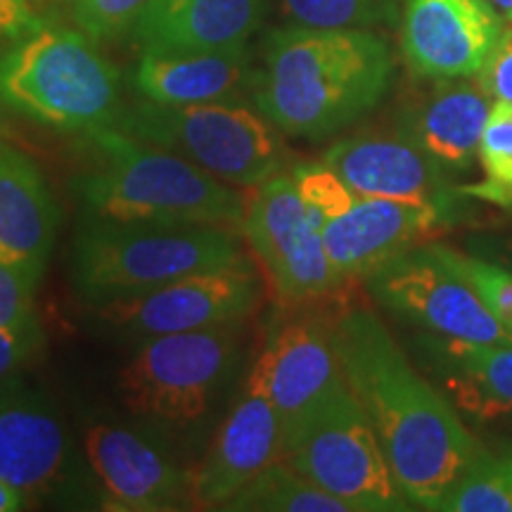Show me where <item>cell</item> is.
<instances>
[{"label": "cell", "mask_w": 512, "mask_h": 512, "mask_svg": "<svg viewBox=\"0 0 512 512\" xmlns=\"http://www.w3.org/2000/svg\"><path fill=\"white\" fill-rule=\"evenodd\" d=\"M344 380L373 422L396 482L418 510H437L479 446L448 396L411 366L377 313L332 318Z\"/></svg>", "instance_id": "cell-1"}, {"label": "cell", "mask_w": 512, "mask_h": 512, "mask_svg": "<svg viewBox=\"0 0 512 512\" xmlns=\"http://www.w3.org/2000/svg\"><path fill=\"white\" fill-rule=\"evenodd\" d=\"M394 79L389 43L370 29H275L249 98L287 138L335 136L380 105Z\"/></svg>", "instance_id": "cell-2"}, {"label": "cell", "mask_w": 512, "mask_h": 512, "mask_svg": "<svg viewBox=\"0 0 512 512\" xmlns=\"http://www.w3.org/2000/svg\"><path fill=\"white\" fill-rule=\"evenodd\" d=\"M88 138L98 150V166L76 178L86 216L152 226H226L242 233L247 202L238 188L119 126Z\"/></svg>", "instance_id": "cell-3"}, {"label": "cell", "mask_w": 512, "mask_h": 512, "mask_svg": "<svg viewBox=\"0 0 512 512\" xmlns=\"http://www.w3.org/2000/svg\"><path fill=\"white\" fill-rule=\"evenodd\" d=\"M240 230L226 226H152L86 216L72 249V287L98 309L147 294L185 275L245 264Z\"/></svg>", "instance_id": "cell-4"}, {"label": "cell", "mask_w": 512, "mask_h": 512, "mask_svg": "<svg viewBox=\"0 0 512 512\" xmlns=\"http://www.w3.org/2000/svg\"><path fill=\"white\" fill-rule=\"evenodd\" d=\"M81 29L48 27L0 50V105L64 133L121 119V74Z\"/></svg>", "instance_id": "cell-5"}, {"label": "cell", "mask_w": 512, "mask_h": 512, "mask_svg": "<svg viewBox=\"0 0 512 512\" xmlns=\"http://www.w3.org/2000/svg\"><path fill=\"white\" fill-rule=\"evenodd\" d=\"M121 131L174 152L238 190H256L287 171L285 133L240 100L157 105L143 100L121 114Z\"/></svg>", "instance_id": "cell-6"}, {"label": "cell", "mask_w": 512, "mask_h": 512, "mask_svg": "<svg viewBox=\"0 0 512 512\" xmlns=\"http://www.w3.org/2000/svg\"><path fill=\"white\" fill-rule=\"evenodd\" d=\"M238 325L138 342L119 373V396L126 411L150 425L174 430L200 425L238 370Z\"/></svg>", "instance_id": "cell-7"}, {"label": "cell", "mask_w": 512, "mask_h": 512, "mask_svg": "<svg viewBox=\"0 0 512 512\" xmlns=\"http://www.w3.org/2000/svg\"><path fill=\"white\" fill-rule=\"evenodd\" d=\"M283 460L354 512L413 510L347 382L285 434Z\"/></svg>", "instance_id": "cell-8"}, {"label": "cell", "mask_w": 512, "mask_h": 512, "mask_svg": "<svg viewBox=\"0 0 512 512\" xmlns=\"http://www.w3.org/2000/svg\"><path fill=\"white\" fill-rule=\"evenodd\" d=\"M83 451L74 446L64 418L43 389L22 377L0 380V479L29 501H76L95 489ZM100 503V498H98Z\"/></svg>", "instance_id": "cell-9"}, {"label": "cell", "mask_w": 512, "mask_h": 512, "mask_svg": "<svg viewBox=\"0 0 512 512\" xmlns=\"http://www.w3.org/2000/svg\"><path fill=\"white\" fill-rule=\"evenodd\" d=\"M242 238L259 259L283 309H309L347 285L330 264L323 233L311 221L290 169L254 190Z\"/></svg>", "instance_id": "cell-10"}, {"label": "cell", "mask_w": 512, "mask_h": 512, "mask_svg": "<svg viewBox=\"0 0 512 512\" xmlns=\"http://www.w3.org/2000/svg\"><path fill=\"white\" fill-rule=\"evenodd\" d=\"M264 297L252 264L211 268L166 283L136 299L98 306L102 328L126 342L238 325L252 316Z\"/></svg>", "instance_id": "cell-11"}, {"label": "cell", "mask_w": 512, "mask_h": 512, "mask_svg": "<svg viewBox=\"0 0 512 512\" xmlns=\"http://www.w3.org/2000/svg\"><path fill=\"white\" fill-rule=\"evenodd\" d=\"M384 309L432 337L512 342L470 283L439 254L437 242L408 249L368 278Z\"/></svg>", "instance_id": "cell-12"}, {"label": "cell", "mask_w": 512, "mask_h": 512, "mask_svg": "<svg viewBox=\"0 0 512 512\" xmlns=\"http://www.w3.org/2000/svg\"><path fill=\"white\" fill-rule=\"evenodd\" d=\"M81 451L100 508L169 512L188 508L192 501V475L150 432L110 420L91 422L83 427Z\"/></svg>", "instance_id": "cell-13"}, {"label": "cell", "mask_w": 512, "mask_h": 512, "mask_svg": "<svg viewBox=\"0 0 512 512\" xmlns=\"http://www.w3.org/2000/svg\"><path fill=\"white\" fill-rule=\"evenodd\" d=\"M247 380L271 399L283 418L285 434L290 432L347 382L339 366L332 320L320 313H285L275 318Z\"/></svg>", "instance_id": "cell-14"}, {"label": "cell", "mask_w": 512, "mask_h": 512, "mask_svg": "<svg viewBox=\"0 0 512 512\" xmlns=\"http://www.w3.org/2000/svg\"><path fill=\"white\" fill-rule=\"evenodd\" d=\"M505 29L489 0H403L401 53L418 79H467Z\"/></svg>", "instance_id": "cell-15"}, {"label": "cell", "mask_w": 512, "mask_h": 512, "mask_svg": "<svg viewBox=\"0 0 512 512\" xmlns=\"http://www.w3.org/2000/svg\"><path fill=\"white\" fill-rule=\"evenodd\" d=\"M448 219L453 204L358 195L347 214L325 223L323 245L344 283L368 280Z\"/></svg>", "instance_id": "cell-16"}, {"label": "cell", "mask_w": 512, "mask_h": 512, "mask_svg": "<svg viewBox=\"0 0 512 512\" xmlns=\"http://www.w3.org/2000/svg\"><path fill=\"white\" fill-rule=\"evenodd\" d=\"M356 195L453 204L458 188L448 185V171L434 162L401 128L389 133H356L332 143L320 159Z\"/></svg>", "instance_id": "cell-17"}, {"label": "cell", "mask_w": 512, "mask_h": 512, "mask_svg": "<svg viewBox=\"0 0 512 512\" xmlns=\"http://www.w3.org/2000/svg\"><path fill=\"white\" fill-rule=\"evenodd\" d=\"M283 453V418L271 399L247 380L240 399L211 441L200 470L192 475V503L221 510L259 472L280 463Z\"/></svg>", "instance_id": "cell-18"}, {"label": "cell", "mask_w": 512, "mask_h": 512, "mask_svg": "<svg viewBox=\"0 0 512 512\" xmlns=\"http://www.w3.org/2000/svg\"><path fill=\"white\" fill-rule=\"evenodd\" d=\"M254 72L247 43L230 48H143L133 83L147 102L204 105L249 95Z\"/></svg>", "instance_id": "cell-19"}, {"label": "cell", "mask_w": 512, "mask_h": 512, "mask_svg": "<svg viewBox=\"0 0 512 512\" xmlns=\"http://www.w3.org/2000/svg\"><path fill=\"white\" fill-rule=\"evenodd\" d=\"M427 81H432V86L403 105L396 128L448 174H463L477 157L494 98L482 81H472V76Z\"/></svg>", "instance_id": "cell-20"}, {"label": "cell", "mask_w": 512, "mask_h": 512, "mask_svg": "<svg viewBox=\"0 0 512 512\" xmlns=\"http://www.w3.org/2000/svg\"><path fill=\"white\" fill-rule=\"evenodd\" d=\"M62 214L34 159L0 145V261L43 275Z\"/></svg>", "instance_id": "cell-21"}, {"label": "cell", "mask_w": 512, "mask_h": 512, "mask_svg": "<svg viewBox=\"0 0 512 512\" xmlns=\"http://www.w3.org/2000/svg\"><path fill=\"white\" fill-rule=\"evenodd\" d=\"M264 10L266 0H150L133 36L140 50L245 46Z\"/></svg>", "instance_id": "cell-22"}, {"label": "cell", "mask_w": 512, "mask_h": 512, "mask_svg": "<svg viewBox=\"0 0 512 512\" xmlns=\"http://www.w3.org/2000/svg\"><path fill=\"white\" fill-rule=\"evenodd\" d=\"M425 351L460 411L479 420L512 415V342H465L430 335Z\"/></svg>", "instance_id": "cell-23"}, {"label": "cell", "mask_w": 512, "mask_h": 512, "mask_svg": "<svg viewBox=\"0 0 512 512\" xmlns=\"http://www.w3.org/2000/svg\"><path fill=\"white\" fill-rule=\"evenodd\" d=\"M221 510L228 512H354L342 498L299 475L285 460L259 472Z\"/></svg>", "instance_id": "cell-24"}, {"label": "cell", "mask_w": 512, "mask_h": 512, "mask_svg": "<svg viewBox=\"0 0 512 512\" xmlns=\"http://www.w3.org/2000/svg\"><path fill=\"white\" fill-rule=\"evenodd\" d=\"M482 181L460 185V197H475L491 207L512 211V102L494 100L477 152Z\"/></svg>", "instance_id": "cell-25"}, {"label": "cell", "mask_w": 512, "mask_h": 512, "mask_svg": "<svg viewBox=\"0 0 512 512\" xmlns=\"http://www.w3.org/2000/svg\"><path fill=\"white\" fill-rule=\"evenodd\" d=\"M437 512H512V453L491 456L479 448Z\"/></svg>", "instance_id": "cell-26"}, {"label": "cell", "mask_w": 512, "mask_h": 512, "mask_svg": "<svg viewBox=\"0 0 512 512\" xmlns=\"http://www.w3.org/2000/svg\"><path fill=\"white\" fill-rule=\"evenodd\" d=\"M294 27L373 29L396 19V0H278Z\"/></svg>", "instance_id": "cell-27"}, {"label": "cell", "mask_w": 512, "mask_h": 512, "mask_svg": "<svg viewBox=\"0 0 512 512\" xmlns=\"http://www.w3.org/2000/svg\"><path fill=\"white\" fill-rule=\"evenodd\" d=\"M439 254L470 283L482 304L505 330L512 332V271L498 261L460 254L453 247L439 245Z\"/></svg>", "instance_id": "cell-28"}, {"label": "cell", "mask_w": 512, "mask_h": 512, "mask_svg": "<svg viewBox=\"0 0 512 512\" xmlns=\"http://www.w3.org/2000/svg\"><path fill=\"white\" fill-rule=\"evenodd\" d=\"M290 174L311 221L320 228V233H323L325 223L347 214L354 207L358 197L356 192L323 162L294 164Z\"/></svg>", "instance_id": "cell-29"}, {"label": "cell", "mask_w": 512, "mask_h": 512, "mask_svg": "<svg viewBox=\"0 0 512 512\" xmlns=\"http://www.w3.org/2000/svg\"><path fill=\"white\" fill-rule=\"evenodd\" d=\"M72 17L83 34L93 41H114V38L136 29L150 0H69Z\"/></svg>", "instance_id": "cell-30"}, {"label": "cell", "mask_w": 512, "mask_h": 512, "mask_svg": "<svg viewBox=\"0 0 512 512\" xmlns=\"http://www.w3.org/2000/svg\"><path fill=\"white\" fill-rule=\"evenodd\" d=\"M43 275H36L0 261V328H22L36 323V287Z\"/></svg>", "instance_id": "cell-31"}, {"label": "cell", "mask_w": 512, "mask_h": 512, "mask_svg": "<svg viewBox=\"0 0 512 512\" xmlns=\"http://www.w3.org/2000/svg\"><path fill=\"white\" fill-rule=\"evenodd\" d=\"M43 344H46V335L38 320L22 328H0V380L27 366L31 358L41 354Z\"/></svg>", "instance_id": "cell-32"}, {"label": "cell", "mask_w": 512, "mask_h": 512, "mask_svg": "<svg viewBox=\"0 0 512 512\" xmlns=\"http://www.w3.org/2000/svg\"><path fill=\"white\" fill-rule=\"evenodd\" d=\"M41 27L31 0H0V41H19Z\"/></svg>", "instance_id": "cell-33"}, {"label": "cell", "mask_w": 512, "mask_h": 512, "mask_svg": "<svg viewBox=\"0 0 512 512\" xmlns=\"http://www.w3.org/2000/svg\"><path fill=\"white\" fill-rule=\"evenodd\" d=\"M27 505H29V498L24 496L22 491L0 479V512H17L27 508Z\"/></svg>", "instance_id": "cell-34"}, {"label": "cell", "mask_w": 512, "mask_h": 512, "mask_svg": "<svg viewBox=\"0 0 512 512\" xmlns=\"http://www.w3.org/2000/svg\"><path fill=\"white\" fill-rule=\"evenodd\" d=\"M489 254H494L491 256V261H498V264H503L505 268H510L512 271V238L498 240L494 252H489Z\"/></svg>", "instance_id": "cell-35"}, {"label": "cell", "mask_w": 512, "mask_h": 512, "mask_svg": "<svg viewBox=\"0 0 512 512\" xmlns=\"http://www.w3.org/2000/svg\"><path fill=\"white\" fill-rule=\"evenodd\" d=\"M491 5H494L498 15L503 17L505 24H512V0H489Z\"/></svg>", "instance_id": "cell-36"}, {"label": "cell", "mask_w": 512, "mask_h": 512, "mask_svg": "<svg viewBox=\"0 0 512 512\" xmlns=\"http://www.w3.org/2000/svg\"><path fill=\"white\" fill-rule=\"evenodd\" d=\"M3 131H5V119H3V112H0V138H3ZM3 145V143H0Z\"/></svg>", "instance_id": "cell-37"}]
</instances>
